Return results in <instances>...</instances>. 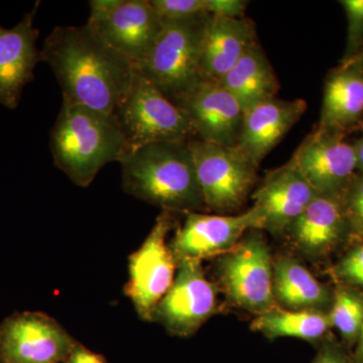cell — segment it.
<instances>
[{
    "mask_svg": "<svg viewBox=\"0 0 363 363\" xmlns=\"http://www.w3.org/2000/svg\"><path fill=\"white\" fill-rule=\"evenodd\" d=\"M344 209L348 224L363 234V174L354 177L343 194Z\"/></svg>",
    "mask_w": 363,
    "mask_h": 363,
    "instance_id": "27",
    "label": "cell"
},
{
    "mask_svg": "<svg viewBox=\"0 0 363 363\" xmlns=\"http://www.w3.org/2000/svg\"><path fill=\"white\" fill-rule=\"evenodd\" d=\"M40 62L52 69L63 102L114 113L135 74V66L94 26H56L45 38Z\"/></svg>",
    "mask_w": 363,
    "mask_h": 363,
    "instance_id": "1",
    "label": "cell"
},
{
    "mask_svg": "<svg viewBox=\"0 0 363 363\" xmlns=\"http://www.w3.org/2000/svg\"><path fill=\"white\" fill-rule=\"evenodd\" d=\"M175 222L173 213L162 211L143 245L128 259L124 292L145 321H152L157 304L175 279L178 262L168 242Z\"/></svg>",
    "mask_w": 363,
    "mask_h": 363,
    "instance_id": "8",
    "label": "cell"
},
{
    "mask_svg": "<svg viewBox=\"0 0 363 363\" xmlns=\"http://www.w3.org/2000/svg\"><path fill=\"white\" fill-rule=\"evenodd\" d=\"M355 155H357V172L363 174V135L353 143Z\"/></svg>",
    "mask_w": 363,
    "mask_h": 363,
    "instance_id": "32",
    "label": "cell"
},
{
    "mask_svg": "<svg viewBox=\"0 0 363 363\" xmlns=\"http://www.w3.org/2000/svg\"><path fill=\"white\" fill-rule=\"evenodd\" d=\"M362 123H363V118H362Z\"/></svg>",
    "mask_w": 363,
    "mask_h": 363,
    "instance_id": "34",
    "label": "cell"
},
{
    "mask_svg": "<svg viewBox=\"0 0 363 363\" xmlns=\"http://www.w3.org/2000/svg\"><path fill=\"white\" fill-rule=\"evenodd\" d=\"M64 363H107L102 355L93 352L82 344L76 342L72 348L70 354L66 358Z\"/></svg>",
    "mask_w": 363,
    "mask_h": 363,
    "instance_id": "30",
    "label": "cell"
},
{
    "mask_svg": "<svg viewBox=\"0 0 363 363\" xmlns=\"http://www.w3.org/2000/svg\"><path fill=\"white\" fill-rule=\"evenodd\" d=\"M216 289L208 281L201 262L178 260L173 285L157 304L152 321L180 337L194 334L216 310Z\"/></svg>",
    "mask_w": 363,
    "mask_h": 363,
    "instance_id": "11",
    "label": "cell"
},
{
    "mask_svg": "<svg viewBox=\"0 0 363 363\" xmlns=\"http://www.w3.org/2000/svg\"><path fill=\"white\" fill-rule=\"evenodd\" d=\"M332 327L348 342L357 341L363 325V298L353 291L339 288L329 313Z\"/></svg>",
    "mask_w": 363,
    "mask_h": 363,
    "instance_id": "24",
    "label": "cell"
},
{
    "mask_svg": "<svg viewBox=\"0 0 363 363\" xmlns=\"http://www.w3.org/2000/svg\"><path fill=\"white\" fill-rule=\"evenodd\" d=\"M259 230V217L252 208L238 215L191 212L171 241L177 262L200 260L230 252L247 233Z\"/></svg>",
    "mask_w": 363,
    "mask_h": 363,
    "instance_id": "12",
    "label": "cell"
},
{
    "mask_svg": "<svg viewBox=\"0 0 363 363\" xmlns=\"http://www.w3.org/2000/svg\"><path fill=\"white\" fill-rule=\"evenodd\" d=\"M257 45V28L250 18L209 14L205 21L200 51L203 80L220 82L241 57Z\"/></svg>",
    "mask_w": 363,
    "mask_h": 363,
    "instance_id": "18",
    "label": "cell"
},
{
    "mask_svg": "<svg viewBox=\"0 0 363 363\" xmlns=\"http://www.w3.org/2000/svg\"><path fill=\"white\" fill-rule=\"evenodd\" d=\"M208 14L224 18H245L250 2L245 0H206Z\"/></svg>",
    "mask_w": 363,
    "mask_h": 363,
    "instance_id": "29",
    "label": "cell"
},
{
    "mask_svg": "<svg viewBox=\"0 0 363 363\" xmlns=\"http://www.w3.org/2000/svg\"><path fill=\"white\" fill-rule=\"evenodd\" d=\"M312 363H354L333 344H325Z\"/></svg>",
    "mask_w": 363,
    "mask_h": 363,
    "instance_id": "31",
    "label": "cell"
},
{
    "mask_svg": "<svg viewBox=\"0 0 363 363\" xmlns=\"http://www.w3.org/2000/svg\"><path fill=\"white\" fill-rule=\"evenodd\" d=\"M124 192L171 213L206 210L189 140L152 143L121 162Z\"/></svg>",
    "mask_w": 363,
    "mask_h": 363,
    "instance_id": "2",
    "label": "cell"
},
{
    "mask_svg": "<svg viewBox=\"0 0 363 363\" xmlns=\"http://www.w3.org/2000/svg\"><path fill=\"white\" fill-rule=\"evenodd\" d=\"M316 195L289 162L269 172L252 194V209L259 217V230L277 236L285 234Z\"/></svg>",
    "mask_w": 363,
    "mask_h": 363,
    "instance_id": "14",
    "label": "cell"
},
{
    "mask_svg": "<svg viewBox=\"0 0 363 363\" xmlns=\"http://www.w3.org/2000/svg\"><path fill=\"white\" fill-rule=\"evenodd\" d=\"M189 147L206 209L222 215L240 210L257 180V169L235 147L193 138Z\"/></svg>",
    "mask_w": 363,
    "mask_h": 363,
    "instance_id": "6",
    "label": "cell"
},
{
    "mask_svg": "<svg viewBox=\"0 0 363 363\" xmlns=\"http://www.w3.org/2000/svg\"><path fill=\"white\" fill-rule=\"evenodd\" d=\"M250 230L230 252L221 255L217 276L234 305L255 314L274 309V262L264 236Z\"/></svg>",
    "mask_w": 363,
    "mask_h": 363,
    "instance_id": "7",
    "label": "cell"
},
{
    "mask_svg": "<svg viewBox=\"0 0 363 363\" xmlns=\"http://www.w3.org/2000/svg\"><path fill=\"white\" fill-rule=\"evenodd\" d=\"M317 194L343 196L357 172L353 143L342 133L315 128L288 162Z\"/></svg>",
    "mask_w": 363,
    "mask_h": 363,
    "instance_id": "10",
    "label": "cell"
},
{
    "mask_svg": "<svg viewBox=\"0 0 363 363\" xmlns=\"http://www.w3.org/2000/svg\"><path fill=\"white\" fill-rule=\"evenodd\" d=\"M363 118L362 65L341 66L325 82L318 128L343 133Z\"/></svg>",
    "mask_w": 363,
    "mask_h": 363,
    "instance_id": "20",
    "label": "cell"
},
{
    "mask_svg": "<svg viewBox=\"0 0 363 363\" xmlns=\"http://www.w3.org/2000/svg\"><path fill=\"white\" fill-rule=\"evenodd\" d=\"M346 224L343 196L317 194L285 234L298 252L317 259L338 242Z\"/></svg>",
    "mask_w": 363,
    "mask_h": 363,
    "instance_id": "19",
    "label": "cell"
},
{
    "mask_svg": "<svg viewBox=\"0 0 363 363\" xmlns=\"http://www.w3.org/2000/svg\"><path fill=\"white\" fill-rule=\"evenodd\" d=\"M76 342L48 315L16 313L0 325V363H64Z\"/></svg>",
    "mask_w": 363,
    "mask_h": 363,
    "instance_id": "9",
    "label": "cell"
},
{
    "mask_svg": "<svg viewBox=\"0 0 363 363\" xmlns=\"http://www.w3.org/2000/svg\"><path fill=\"white\" fill-rule=\"evenodd\" d=\"M208 16L162 23V32L152 49L135 67L172 102L203 80L200 51Z\"/></svg>",
    "mask_w": 363,
    "mask_h": 363,
    "instance_id": "4",
    "label": "cell"
},
{
    "mask_svg": "<svg viewBox=\"0 0 363 363\" xmlns=\"http://www.w3.org/2000/svg\"><path fill=\"white\" fill-rule=\"evenodd\" d=\"M113 114L123 128L130 152L152 143L196 138L185 112L135 68L130 88Z\"/></svg>",
    "mask_w": 363,
    "mask_h": 363,
    "instance_id": "5",
    "label": "cell"
},
{
    "mask_svg": "<svg viewBox=\"0 0 363 363\" xmlns=\"http://www.w3.org/2000/svg\"><path fill=\"white\" fill-rule=\"evenodd\" d=\"M40 2L11 28L0 26V104L16 109L26 84L32 82L35 69L40 62L37 40L40 32L35 26Z\"/></svg>",
    "mask_w": 363,
    "mask_h": 363,
    "instance_id": "15",
    "label": "cell"
},
{
    "mask_svg": "<svg viewBox=\"0 0 363 363\" xmlns=\"http://www.w3.org/2000/svg\"><path fill=\"white\" fill-rule=\"evenodd\" d=\"M219 83L236 98L243 111L277 98L279 90L276 72L259 45L250 48Z\"/></svg>",
    "mask_w": 363,
    "mask_h": 363,
    "instance_id": "21",
    "label": "cell"
},
{
    "mask_svg": "<svg viewBox=\"0 0 363 363\" xmlns=\"http://www.w3.org/2000/svg\"><path fill=\"white\" fill-rule=\"evenodd\" d=\"M88 23L135 67L145 58L164 26L150 0H119L108 16Z\"/></svg>",
    "mask_w": 363,
    "mask_h": 363,
    "instance_id": "17",
    "label": "cell"
},
{
    "mask_svg": "<svg viewBox=\"0 0 363 363\" xmlns=\"http://www.w3.org/2000/svg\"><path fill=\"white\" fill-rule=\"evenodd\" d=\"M332 327L330 318L324 311L314 310H269L257 315L252 329L267 338H297L314 341L323 337Z\"/></svg>",
    "mask_w": 363,
    "mask_h": 363,
    "instance_id": "23",
    "label": "cell"
},
{
    "mask_svg": "<svg viewBox=\"0 0 363 363\" xmlns=\"http://www.w3.org/2000/svg\"><path fill=\"white\" fill-rule=\"evenodd\" d=\"M304 99L267 100L243 112L235 147L259 168L260 162L283 140L307 111Z\"/></svg>",
    "mask_w": 363,
    "mask_h": 363,
    "instance_id": "16",
    "label": "cell"
},
{
    "mask_svg": "<svg viewBox=\"0 0 363 363\" xmlns=\"http://www.w3.org/2000/svg\"><path fill=\"white\" fill-rule=\"evenodd\" d=\"M337 274L346 283L363 288V245L351 250L341 260Z\"/></svg>",
    "mask_w": 363,
    "mask_h": 363,
    "instance_id": "28",
    "label": "cell"
},
{
    "mask_svg": "<svg viewBox=\"0 0 363 363\" xmlns=\"http://www.w3.org/2000/svg\"><path fill=\"white\" fill-rule=\"evenodd\" d=\"M50 147L55 166L82 188L107 164L121 162L130 152L114 114L65 102L52 128Z\"/></svg>",
    "mask_w": 363,
    "mask_h": 363,
    "instance_id": "3",
    "label": "cell"
},
{
    "mask_svg": "<svg viewBox=\"0 0 363 363\" xmlns=\"http://www.w3.org/2000/svg\"><path fill=\"white\" fill-rule=\"evenodd\" d=\"M174 104L190 119L197 140L235 147L245 111L220 83L201 80Z\"/></svg>",
    "mask_w": 363,
    "mask_h": 363,
    "instance_id": "13",
    "label": "cell"
},
{
    "mask_svg": "<svg viewBox=\"0 0 363 363\" xmlns=\"http://www.w3.org/2000/svg\"><path fill=\"white\" fill-rule=\"evenodd\" d=\"M162 23H174L208 16L206 0H150Z\"/></svg>",
    "mask_w": 363,
    "mask_h": 363,
    "instance_id": "25",
    "label": "cell"
},
{
    "mask_svg": "<svg viewBox=\"0 0 363 363\" xmlns=\"http://www.w3.org/2000/svg\"><path fill=\"white\" fill-rule=\"evenodd\" d=\"M274 296L288 310L323 311L330 303L328 290L298 260L281 257L274 262Z\"/></svg>",
    "mask_w": 363,
    "mask_h": 363,
    "instance_id": "22",
    "label": "cell"
},
{
    "mask_svg": "<svg viewBox=\"0 0 363 363\" xmlns=\"http://www.w3.org/2000/svg\"><path fill=\"white\" fill-rule=\"evenodd\" d=\"M347 18V40L342 65L355 58L363 47V0L340 1Z\"/></svg>",
    "mask_w": 363,
    "mask_h": 363,
    "instance_id": "26",
    "label": "cell"
},
{
    "mask_svg": "<svg viewBox=\"0 0 363 363\" xmlns=\"http://www.w3.org/2000/svg\"><path fill=\"white\" fill-rule=\"evenodd\" d=\"M354 363H363V325L362 331H360L359 336L357 339V347L355 351Z\"/></svg>",
    "mask_w": 363,
    "mask_h": 363,
    "instance_id": "33",
    "label": "cell"
}]
</instances>
